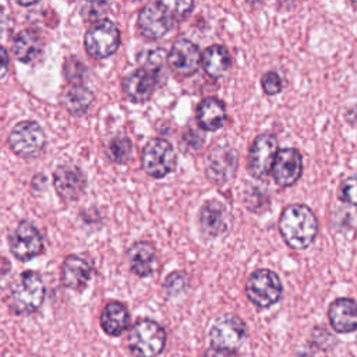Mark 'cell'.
Wrapping results in <instances>:
<instances>
[{
    "label": "cell",
    "mask_w": 357,
    "mask_h": 357,
    "mask_svg": "<svg viewBox=\"0 0 357 357\" xmlns=\"http://www.w3.org/2000/svg\"><path fill=\"white\" fill-rule=\"evenodd\" d=\"M279 233L286 244L294 250H305L318 233V219L304 204L287 205L279 218Z\"/></svg>",
    "instance_id": "obj_1"
},
{
    "label": "cell",
    "mask_w": 357,
    "mask_h": 357,
    "mask_svg": "<svg viewBox=\"0 0 357 357\" xmlns=\"http://www.w3.org/2000/svg\"><path fill=\"white\" fill-rule=\"evenodd\" d=\"M45 300V284L33 271L20 273L11 283L8 304L18 314H31L39 310Z\"/></svg>",
    "instance_id": "obj_2"
},
{
    "label": "cell",
    "mask_w": 357,
    "mask_h": 357,
    "mask_svg": "<svg viewBox=\"0 0 357 357\" xmlns=\"http://www.w3.org/2000/svg\"><path fill=\"white\" fill-rule=\"evenodd\" d=\"M127 344L135 357H156L166 344V332L153 319H138L130 329Z\"/></svg>",
    "instance_id": "obj_3"
},
{
    "label": "cell",
    "mask_w": 357,
    "mask_h": 357,
    "mask_svg": "<svg viewBox=\"0 0 357 357\" xmlns=\"http://www.w3.org/2000/svg\"><path fill=\"white\" fill-rule=\"evenodd\" d=\"M247 339V325L234 314H223L218 317L209 329L211 347L234 353Z\"/></svg>",
    "instance_id": "obj_4"
},
{
    "label": "cell",
    "mask_w": 357,
    "mask_h": 357,
    "mask_svg": "<svg viewBox=\"0 0 357 357\" xmlns=\"http://www.w3.org/2000/svg\"><path fill=\"white\" fill-rule=\"evenodd\" d=\"M245 296L258 308H268L279 301L283 286L279 276L271 269L254 271L245 282Z\"/></svg>",
    "instance_id": "obj_5"
},
{
    "label": "cell",
    "mask_w": 357,
    "mask_h": 357,
    "mask_svg": "<svg viewBox=\"0 0 357 357\" xmlns=\"http://www.w3.org/2000/svg\"><path fill=\"white\" fill-rule=\"evenodd\" d=\"M85 50L93 59H106L116 53L120 45V31L110 20L92 24L84 38Z\"/></svg>",
    "instance_id": "obj_6"
},
{
    "label": "cell",
    "mask_w": 357,
    "mask_h": 357,
    "mask_svg": "<svg viewBox=\"0 0 357 357\" xmlns=\"http://www.w3.org/2000/svg\"><path fill=\"white\" fill-rule=\"evenodd\" d=\"M141 163L148 176L162 178L173 172L176 166L174 148L163 138H152L142 149Z\"/></svg>",
    "instance_id": "obj_7"
},
{
    "label": "cell",
    "mask_w": 357,
    "mask_h": 357,
    "mask_svg": "<svg viewBox=\"0 0 357 357\" xmlns=\"http://www.w3.org/2000/svg\"><path fill=\"white\" fill-rule=\"evenodd\" d=\"M278 153V139L273 134L264 132L254 138L247 158L248 172L252 177L265 180L272 169Z\"/></svg>",
    "instance_id": "obj_8"
},
{
    "label": "cell",
    "mask_w": 357,
    "mask_h": 357,
    "mask_svg": "<svg viewBox=\"0 0 357 357\" xmlns=\"http://www.w3.org/2000/svg\"><path fill=\"white\" fill-rule=\"evenodd\" d=\"M8 144L14 153L31 158L42 152L46 144V135L38 123L21 121L13 127L8 135Z\"/></svg>",
    "instance_id": "obj_9"
},
{
    "label": "cell",
    "mask_w": 357,
    "mask_h": 357,
    "mask_svg": "<svg viewBox=\"0 0 357 357\" xmlns=\"http://www.w3.org/2000/svg\"><path fill=\"white\" fill-rule=\"evenodd\" d=\"M11 254L20 261H28L43 251V238L39 230L26 220H22L8 238Z\"/></svg>",
    "instance_id": "obj_10"
},
{
    "label": "cell",
    "mask_w": 357,
    "mask_h": 357,
    "mask_svg": "<svg viewBox=\"0 0 357 357\" xmlns=\"http://www.w3.org/2000/svg\"><path fill=\"white\" fill-rule=\"evenodd\" d=\"M237 166V152L229 145H218L208 155L205 174L212 183L223 184L234 177Z\"/></svg>",
    "instance_id": "obj_11"
},
{
    "label": "cell",
    "mask_w": 357,
    "mask_h": 357,
    "mask_svg": "<svg viewBox=\"0 0 357 357\" xmlns=\"http://www.w3.org/2000/svg\"><path fill=\"white\" fill-rule=\"evenodd\" d=\"M138 28L149 39L163 38L172 28V15L163 1L146 3L138 13Z\"/></svg>",
    "instance_id": "obj_12"
},
{
    "label": "cell",
    "mask_w": 357,
    "mask_h": 357,
    "mask_svg": "<svg viewBox=\"0 0 357 357\" xmlns=\"http://www.w3.org/2000/svg\"><path fill=\"white\" fill-rule=\"evenodd\" d=\"M53 184L59 197L67 202H71L82 195L86 185V178L78 166L64 163L54 170Z\"/></svg>",
    "instance_id": "obj_13"
},
{
    "label": "cell",
    "mask_w": 357,
    "mask_h": 357,
    "mask_svg": "<svg viewBox=\"0 0 357 357\" xmlns=\"http://www.w3.org/2000/svg\"><path fill=\"white\" fill-rule=\"evenodd\" d=\"M303 158L296 148H283L278 151L271 173L279 187L293 185L301 176Z\"/></svg>",
    "instance_id": "obj_14"
},
{
    "label": "cell",
    "mask_w": 357,
    "mask_h": 357,
    "mask_svg": "<svg viewBox=\"0 0 357 357\" xmlns=\"http://www.w3.org/2000/svg\"><path fill=\"white\" fill-rule=\"evenodd\" d=\"M199 60H201L199 47L188 39H177L167 54L169 66L176 74L181 77L194 74L198 70Z\"/></svg>",
    "instance_id": "obj_15"
},
{
    "label": "cell",
    "mask_w": 357,
    "mask_h": 357,
    "mask_svg": "<svg viewBox=\"0 0 357 357\" xmlns=\"http://www.w3.org/2000/svg\"><path fill=\"white\" fill-rule=\"evenodd\" d=\"M92 276V265L81 255H68L61 266V283L64 287L81 291L86 287Z\"/></svg>",
    "instance_id": "obj_16"
},
{
    "label": "cell",
    "mask_w": 357,
    "mask_h": 357,
    "mask_svg": "<svg viewBox=\"0 0 357 357\" xmlns=\"http://www.w3.org/2000/svg\"><path fill=\"white\" fill-rule=\"evenodd\" d=\"M201 233L208 238H215L227 230V216L225 206L216 201H206L198 213Z\"/></svg>",
    "instance_id": "obj_17"
},
{
    "label": "cell",
    "mask_w": 357,
    "mask_h": 357,
    "mask_svg": "<svg viewBox=\"0 0 357 357\" xmlns=\"http://www.w3.org/2000/svg\"><path fill=\"white\" fill-rule=\"evenodd\" d=\"M155 85L156 79L153 73L146 71L144 68H138L130 73L127 77L123 78L121 82L124 95L135 103L146 102L152 96Z\"/></svg>",
    "instance_id": "obj_18"
},
{
    "label": "cell",
    "mask_w": 357,
    "mask_h": 357,
    "mask_svg": "<svg viewBox=\"0 0 357 357\" xmlns=\"http://www.w3.org/2000/svg\"><path fill=\"white\" fill-rule=\"evenodd\" d=\"M128 264L131 272L137 276H149L158 266L155 247L148 241H137L128 250Z\"/></svg>",
    "instance_id": "obj_19"
},
{
    "label": "cell",
    "mask_w": 357,
    "mask_h": 357,
    "mask_svg": "<svg viewBox=\"0 0 357 357\" xmlns=\"http://www.w3.org/2000/svg\"><path fill=\"white\" fill-rule=\"evenodd\" d=\"M331 326L339 333H350L356 329V301L340 297L331 303L328 310Z\"/></svg>",
    "instance_id": "obj_20"
},
{
    "label": "cell",
    "mask_w": 357,
    "mask_h": 357,
    "mask_svg": "<svg viewBox=\"0 0 357 357\" xmlns=\"http://www.w3.org/2000/svg\"><path fill=\"white\" fill-rule=\"evenodd\" d=\"M93 100V92L82 81H70L61 93V103L74 116L84 114Z\"/></svg>",
    "instance_id": "obj_21"
},
{
    "label": "cell",
    "mask_w": 357,
    "mask_h": 357,
    "mask_svg": "<svg viewBox=\"0 0 357 357\" xmlns=\"http://www.w3.org/2000/svg\"><path fill=\"white\" fill-rule=\"evenodd\" d=\"M198 126L205 131H216L226 123V106L218 98H205L197 109Z\"/></svg>",
    "instance_id": "obj_22"
},
{
    "label": "cell",
    "mask_w": 357,
    "mask_h": 357,
    "mask_svg": "<svg viewBox=\"0 0 357 357\" xmlns=\"http://www.w3.org/2000/svg\"><path fill=\"white\" fill-rule=\"evenodd\" d=\"M100 326L109 336H120L130 325V312L120 301L107 303L100 312Z\"/></svg>",
    "instance_id": "obj_23"
},
{
    "label": "cell",
    "mask_w": 357,
    "mask_h": 357,
    "mask_svg": "<svg viewBox=\"0 0 357 357\" xmlns=\"http://www.w3.org/2000/svg\"><path fill=\"white\" fill-rule=\"evenodd\" d=\"M13 54L22 63H33L43 50L40 35L33 29H24L14 38Z\"/></svg>",
    "instance_id": "obj_24"
},
{
    "label": "cell",
    "mask_w": 357,
    "mask_h": 357,
    "mask_svg": "<svg viewBox=\"0 0 357 357\" xmlns=\"http://www.w3.org/2000/svg\"><path fill=\"white\" fill-rule=\"evenodd\" d=\"M199 63L209 77L220 78L230 68L231 57L225 46L211 45L201 53Z\"/></svg>",
    "instance_id": "obj_25"
},
{
    "label": "cell",
    "mask_w": 357,
    "mask_h": 357,
    "mask_svg": "<svg viewBox=\"0 0 357 357\" xmlns=\"http://www.w3.org/2000/svg\"><path fill=\"white\" fill-rule=\"evenodd\" d=\"M138 63L142 66L144 70L153 73L155 70L160 68L165 61L167 60V53L163 47L159 46H151L144 47L138 52Z\"/></svg>",
    "instance_id": "obj_26"
},
{
    "label": "cell",
    "mask_w": 357,
    "mask_h": 357,
    "mask_svg": "<svg viewBox=\"0 0 357 357\" xmlns=\"http://www.w3.org/2000/svg\"><path fill=\"white\" fill-rule=\"evenodd\" d=\"M132 144L127 137L113 138L107 145L109 158L116 163H126L131 158Z\"/></svg>",
    "instance_id": "obj_27"
},
{
    "label": "cell",
    "mask_w": 357,
    "mask_h": 357,
    "mask_svg": "<svg viewBox=\"0 0 357 357\" xmlns=\"http://www.w3.org/2000/svg\"><path fill=\"white\" fill-rule=\"evenodd\" d=\"M166 8L169 10L173 20H183L185 18L191 10L194 8L192 1H163Z\"/></svg>",
    "instance_id": "obj_28"
},
{
    "label": "cell",
    "mask_w": 357,
    "mask_h": 357,
    "mask_svg": "<svg viewBox=\"0 0 357 357\" xmlns=\"http://www.w3.org/2000/svg\"><path fill=\"white\" fill-rule=\"evenodd\" d=\"M262 89L266 95H276L282 91V79L278 73L266 71L261 79Z\"/></svg>",
    "instance_id": "obj_29"
},
{
    "label": "cell",
    "mask_w": 357,
    "mask_h": 357,
    "mask_svg": "<svg viewBox=\"0 0 357 357\" xmlns=\"http://www.w3.org/2000/svg\"><path fill=\"white\" fill-rule=\"evenodd\" d=\"M109 4L107 3H88L82 8V14L86 20L95 22L102 21V17L107 13Z\"/></svg>",
    "instance_id": "obj_30"
},
{
    "label": "cell",
    "mask_w": 357,
    "mask_h": 357,
    "mask_svg": "<svg viewBox=\"0 0 357 357\" xmlns=\"http://www.w3.org/2000/svg\"><path fill=\"white\" fill-rule=\"evenodd\" d=\"M339 197L342 201L354 205V202H356V178L353 176L347 177L342 183L340 190H339Z\"/></svg>",
    "instance_id": "obj_31"
},
{
    "label": "cell",
    "mask_w": 357,
    "mask_h": 357,
    "mask_svg": "<svg viewBox=\"0 0 357 357\" xmlns=\"http://www.w3.org/2000/svg\"><path fill=\"white\" fill-rule=\"evenodd\" d=\"M185 279H187V278H185L181 272H173L172 275H169V276L166 278L165 287H166V290H167L170 294L178 293V291H181V290L185 287V283H187Z\"/></svg>",
    "instance_id": "obj_32"
},
{
    "label": "cell",
    "mask_w": 357,
    "mask_h": 357,
    "mask_svg": "<svg viewBox=\"0 0 357 357\" xmlns=\"http://www.w3.org/2000/svg\"><path fill=\"white\" fill-rule=\"evenodd\" d=\"M8 56L7 52L4 50V47L0 45V79L6 77L7 71H8Z\"/></svg>",
    "instance_id": "obj_33"
},
{
    "label": "cell",
    "mask_w": 357,
    "mask_h": 357,
    "mask_svg": "<svg viewBox=\"0 0 357 357\" xmlns=\"http://www.w3.org/2000/svg\"><path fill=\"white\" fill-rule=\"evenodd\" d=\"M204 357H233V353H227V351H223V350H218V349H213L211 347Z\"/></svg>",
    "instance_id": "obj_34"
}]
</instances>
